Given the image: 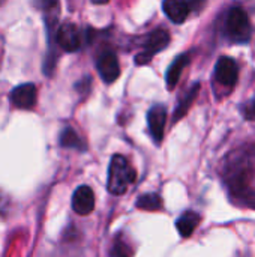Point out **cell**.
Returning <instances> with one entry per match:
<instances>
[{"mask_svg":"<svg viewBox=\"0 0 255 257\" xmlns=\"http://www.w3.org/2000/svg\"><path fill=\"white\" fill-rule=\"evenodd\" d=\"M221 175L230 196L239 205L255 209V143L228 154Z\"/></svg>","mask_w":255,"mask_h":257,"instance_id":"obj_1","label":"cell"},{"mask_svg":"<svg viewBox=\"0 0 255 257\" xmlns=\"http://www.w3.org/2000/svg\"><path fill=\"white\" fill-rule=\"evenodd\" d=\"M135 181V172L129 166L125 157L122 155H114L110 163L108 169V191L114 196L125 194L128 187Z\"/></svg>","mask_w":255,"mask_h":257,"instance_id":"obj_2","label":"cell"},{"mask_svg":"<svg viewBox=\"0 0 255 257\" xmlns=\"http://www.w3.org/2000/svg\"><path fill=\"white\" fill-rule=\"evenodd\" d=\"M225 35L233 42H246L251 36V24L243 8L234 6L228 11L225 18Z\"/></svg>","mask_w":255,"mask_h":257,"instance_id":"obj_3","label":"cell"},{"mask_svg":"<svg viewBox=\"0 0 255 257\" xmlns=\"http://www.w3.org/2000/svg\"><path fill=\"white\" fill-rule=\"evenodd\" d=\"M170 42V35L167 30L164 29H158L155 32H152L146 41V48L143 53H140L137 57H135V62L138 65H143V63H147L150 62V59L153 57V54H156L158 51H162Z\"/></svg>","mask_w":255,"mask_h":257,"instance_id":"obj_4","label":"cell"},{"mask_svg":"<svg viewBox=\"0 0 255 257\" xmlns=\"http://www.w3.org/2000/svg\"><path fill=\"white\" fill-rule=\"evenodd\" d=\"M239 77V68L234 59L222 56L215 66V78L224 87H233Z\"/></svg>","mask_w":255,"mask_h":257,"instance_id":"obj_5","label":"cell"},{"mask_svg":"<svg viewBox=\"0 0 255 257\" xmlns=\"http://www.w3.org/2000/svg\"><path fill=\"white\" fill-rule=\"evenodd\" d=\"M56 41H57L59 47L65 51H68V53L77 51L81 44V36H80L78 27L72 23H63L56 33Z\"/></svg>","mask_w":255,"mask_h":257,"instance_id":"obj_6","label":"cell"},{"mask_svg":"<svg viewBox=\"0 0 255 257\" xmlns=\"http://www.w3.org/2000/svg\"><path fill=\"white\" fill-rule=\"evenodd\" d=\"M96 66H98L99 75L102 77V80L105 83H113L120 75V66H119L117 56L113 51H110V50L99 54Z\"/></svg>","mask_w":255,"mask_h":257,"instance_id":"obj_7","label":"cell"},{"mask_svg":"<svg viewBox=\"0 0 255 257\" xmlns=\"http://www.w3.org/2000/svg\"><path fill=\"white\" fill-rule=\"evenodd\" d=\"M38 98V90L36 86L32 83H24L17 86L11 92V102L21 110H30L35 107Z\"/></svg>","mask_w":255,"mask_h":257,"instance_id":"obj_8","label":"cell"},{"mask_svg":"<svg viewBox=\"0 0 255 257\" xmlns=\"http://www.w3.org/2000/svg\"><path fill=\"white\" fill-rule=\"evenodd\" d=\"M95 208V194L90 187L81 185L72 196V209L78 215H87Z\"/></svg>","mask_w":255,"mask_h":257,"instance_id":"obj_9","label":"cell"},{"mask_svg":"<svg viewBox=\"0 0 255 257\" xmlns=\"http://www.w3.org/2000/svg\"><path fill=\"white\" fill-rule=\"evenodd\" d=\"M165 120H167V110L164 105H155L149 110V114H147L149 130L156 143H159L164 137Z\"/></svg>","mask_w":255,"mask_h":257,"instance_id":"obj_10","label":"cell"},{"mask_svg":"<svg viewBox=\"0 0 255 257\" xmlns=\"http://www.w3.org/2000/svg\"><path fill=\"white\" fill-rule=\"evenodd\" d=\"M162 9L165 15L176 24H182L191 12L188 0H164Z\"/></svg>","mask_w":255,"mask_h":257,"instance_id":"obj_11","label":"cell"},{"mask_svg":"<svg viewBox=\"0 0 255 257\" xmlns=\"http://www.w3.org/2000/svg\"><path fill=\"white\" fill-rule=\"evenodd\" d=\"M200 215L194 211H186L183 212L179 220L176 221V227H177V232L180 233L182 238H189L194 230L197 229V226L200 224Z\"/></svg>","mask_w":255,"mask_h":257,"instance_id":"obj_12","label":"cell"},{"mask_svg":"<svg viewBox=\"0 0 255 257\" xmlns=\"http://www.w3.org/2000/svg\"><path fill=\"white\" fill-rule=\"evenodd\" d=\"M189 63V54H180L176 57V60L170 65L168 71H167V75H165V80H167V87L168 89H174L179 78H180V74L182 71L186 68V65Z\"/></svg>","mask_w":255,"mask_h":257,"instance_id":"obj_13","label":"cell"},{"mask_svg":"<svg viewBox=\"0 0 255 257\" xmlns=\"http://www.w3.org/2000/svg\"><path fill=\"white\" fill-rule=\"evenodd\" d=\"M198 90H200V84H195V86H192V87L189 89V92L182 98V101L179 102V105H177V108H176L174 120H179L182 116H185V114H186L188 108L191 107V104H192V102H194V99L197 98Z\"/></svg>","mask_w":255,"mask_h":257,"instance_id":"obj_14","label":"cell"},{"mask_svg":"<svg viewBox=\"0 0 255 257\" xmlns=\"http://www.w3.org/2000/svg\"><path fill=\"white\" fill-rule=\"evenodd\" d=\"M60 145L63 148H74V149H84V143L81 142L80 136L72 128H65L60 134Z\"/></svg>","mask_w":255,"mask_h":257,"instance_id":"obj_15","label":"cell"},{"mask_svg":"<svg viewBox=\"0 0 255 257\" xmlns=\"http://www.w3.org/2000/svg\"><path fill=\"white\" fill-rule=\"evenodd\" d=\"M137 206L146 211H156V209H161L162 200L158 194H144L138 199Z\"/></svg>","mask_w":255,"mask_h":257,"instance_id":"obj_16","label":"cell"},{"mask_svg":"<svg viewBox=\"0 0 255 257\" xmlns=\"http://www.w3.org/2000/svg\"><path fill=\"white\" fill-rule=\"evenodd\" d=\"M243 116L248 120H255V95L243 105Z\"/></svg>","mask_w":255,"mask_h":257,"instance_id":"obj_17","label":"cell"},{"mask_svg":"<svg viewBox=\"0 0 255 257\" xmlns=\"http://www.w3.org/2000/svg\"><path fill=\"white\" fill-rule=\"evenodd\" d=\"M113 257H129L128 256V253H126V250H125V247H123V244H117V245H116Z\"/></svg>","mask_w":255,"mask_h":257,"instance_id":"obj_18","label":"cell"},{"mask_svg":"<svg viewBox=\"0 0 255 257\" xmlns=\"http://www.w3.org/2000/svg\"><path fill=\"white\" fill-rule=\"evenodd\" d=\"M204 3H206V0H189V6L194 8V9H197V11H198Z\"/></svg>","mask_w":255,"mask_h":257,"instance_id":"obj_19","label":"cell"},{"mask_svg":"<svg viewBox=\"0 0 255 257\" xmlns=\"http://www.w3.org/2000/svg\"><path fill=\"white\" fill-rule=\"evenodd\" d=\"M93 3H98V5H104V3H107L108 0H92Z\"/></svg>","mask_w":255,"mask_h":257,"instance_id":"obj_20","label":"cell"},{"mask_svg":"<svg viewBox=\"0 0 255 257\" xmlns=\"http://www.w3.org/2000/svg\"><path fill=\"white\" fill-rule=\"evenodd\" d=\"M5 2H6V0H0V5H3Z\"/></svg>","mask_w":255,"mask_h":257,"instance_id":"obj_21","label":"cell"}]
</instances>
